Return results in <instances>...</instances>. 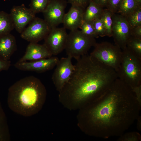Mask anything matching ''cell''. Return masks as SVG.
Masks as SVG:
<instances>
[{"instance_id": "34", "label": "cell", "mask_w": 141, "mask_h": 141, "mask_svg": "<svg viewBox=\"0 0 141 141\" xmlns=\"http://www.w3.org/2000/svg\"><path fill=\"white\" fill-rule=\"evenodd\" d=\"M140 117V116H139L137 120H138V125H137V128L138 130H140V129L141 128V119Z\"/></svg>"}, {"instance_id": "8", "label": "cell", "mask_w": 141, "mask_h": 141, "mask_svg": "<svg viewBox=\"0 0 141 141\" xmlns=\"http://www.w3.org/2000/svg\"><path fill=\"white\" fill-rule=\"evenodd\" d=\"M51 28L44 19L36 17L21 33V37L30 42L37 43L44 39Z\"/></svg>"}, {"instance_id": "14", "label": "cell", "mask_w": 141, "mask_h": 141, "mask_svg": "<svg viewBox=\"0 0 141 141\" xmlns=\"http://www.w3.org/2000/svg\"><path fill=\"white\" fill-rule=\"evenodd\" d=\"M85 9L78 6L71 5L65 13L62 23L63 27L70 31L79 28L83 22V14Z\"/></svg>"}, {"instance_id": "32", "label": "cell", "mask_w": 141, "mask_h": 141, "mask_svg": "<svg viewBox=\"0 0 141 141\" xmlns=\"http://www.w3.org/2000/svg\"><path fill=\"white\" fill-rule=\"evenodd\" d=\"M132 89L138 100L141 104V85L136 87Z\"/></svg>"}, {"instance_id": "16", "label": "cell", "mask_w": 141, "mask_h": 141, "mask_svg": "<svg viewBox=\"0 0 141 141\" xmlns=\"http://www.w3.org/2000/svg\"><path fill=\"white\" fill-rule=\"evenodd\" d=\"M17 49L15 37L10 33L0 36V58L9 60Z\"/></svg>"}, {"instance_id": "10", "label": "cell", "mask_w": 141, "mask_h": 141, "mask_svg": "<svg viewBox=\"0 0 141 141\" xmlns=\"http://www.w3.org/2000/svg\"><path fill=\"white\" fill-rule=\"evenodd\" d=\"M68 35L63 27L52 28L44 39L43 44L52 55L56 56L64 49Z\"/></svg>"}, {"instance_id": "27", "label": "cell", "mask_w": 141, "mask_h": 141, "mask_svg": "<svg viewBox=\"0 0 141 141\" xmlns=\"http://www.w3.org/2000/svg\"><path fill=\"white\" fill-rule=\"evenodd\" d=\"M118 140L120 141H139L141 140V136L139 133L133 132L124 133L119 137Z\"/></svg>"}, {"instance_id": "2", "label": "cell", "mask_w": 141, "mask_h": 141, "mask_svg": "<svg viewBox=\"0 0 141 141\" xmlns=\"http://www.w3.org/2000/svg\"><path fill=\"white\" fill-rule=\"evenodd\" d=\"M76 60L72 75L59 92L60 100L72 109H80L98 98L118 78L114 69L90 55Z\"/></svg>"}, {"instance_id": "24", "label": "cell", "mask_w": 141, "mask_h": 141, "mask_svg": "<svg viewBox=\"0 0 141 141\" xmlns=\"http://www.w3.org/2000/svg\"><path fill=\"white\" fill-rule=\"evenodd\" d=\"M79 28L82 32L87 36L95 38L99 37L96 33L93 21H83Z\"/></svg>"}, {"instance_id": "33", "label": "cell", "mask_w": 141, "mask_h": 141, "mask_svg": "<svg viewBox=\"0 0 141 141\" xmlns=\"http://www.w3.org/2000/svg\"><path fill=\"white\" fill-rule=\"evenodd\" d=\"M103 8L107 7L109 0H90Z\"/></svg>"}, {"instance_id": "17", "label": "cell", "mask_w": 141, "mask_h": 141, "mask_svg": "<svg viewBox=\"0 0 141 141\" xmlns=\"http://www.w3.org/2000/svg\"><path fill=\"white\" fill-rule=\"evenodd\" d=\"M103 9L91 1L83 14V21H93L101 17Z\"/></svg>"}, {"instance_id": "4", "label": "cell", "mask_w": 141, "mask_h": 141, "mask_svg": "<svg viewBox=\"0 0 141 141\" xmlns=\"http://www.w3.org/2000/svg\"><path fill=\"white\" fill-rule=\"evenodd\" d=\"M122 50L121 60L116 72L118 78L132 89L141 85V59L126 47Z\"/></svg>"}, {"instance_id": "9", "label": "cell", "mask_w": 141, "mask_h": 141, "mask_svg": "<svg viewBox=\"0 0 141 141\" xmlns=\"http://www.w3.org/2000/svg\"><path fill=\"white\" fill-rule=\"evenodd\" d=\"M72 58L67 56L59 60L52 76V80L56 89L59 92L70 78L75 68Z\"/></svg>"}, {"instance_id": "15", "label": "cell", "mask_w": 141, "mask_h": 141, "mask_svg": "<svg viewBox=\"0 0 141 141\" xmlns=\"http://www.w3.org/2000/svg\"><path fill=\"white\" fill-rule=\"evenodd\" d=\"M52 56L44 44L30 42L26 48L25 55L18 61H35L48 58Z\"/></svg>"}, {"instance_id": "20", "label": "cell", "mask_w": 141, "mask_h": 141, "mask_svg": "<svg viewBox=\"0 0 141 141\" xmlns=\"http://www.w3.org/2000/svg\"><path fill=\"white\" fill-rule=\"evenodd\" d=\"M10 139L6 117L0 105V141H9Z\"/></svg>"}, {"instance_id": "22", "label": "cell", "mask_w": 141, "mask_h": 141, "mask_svg": "<svg viewBox=\"0 0 141 141\" xmlns=\"http://www.w3.org/2000/svg\"><path fill=\"white\" fill-rule=\"evenodd\" d=\"M113 13L107 8L103 9L101 17L105 26L107 36L109 37L112 36L111 27L112 23V15Z\"/></svg>"}, {"instance_id": "19", "label": "cell", "mask_w": 141, "mask_h": 141, "mask_svg": "<svg viewBox=\"0 0 141 141\" xmlns=\"http://www.w3.org/2000/svg\"><path fill=\"white\" fill-rule=\"evenodd\" d=\"M141 7L137 0H123L116 13L125 17Z\"/></svg>"}, {"instance_id": "31", "label": "cell", "mask_w": 141, "mask_h": 141, "mask_svg": "<svg viewBox=\"0 0 141 141\" xmlns=\"http://www.w3.org/2000/svg\"><path fill=\"white\" fill-rule=\"evenodd\" d=\"M11 65V62L9 60H5L0 58V72L8 70Z\"/></svg>"}, {"instance_id": "3", "label": "cell", "mask_w": 141, "mask_h": 141, "mask_svg": "<svg viewBox=\"0 0 141 141\" xmlns=\"http://www.w3.org/2000/svg\"><path fill=\"white\" fill-rule=\"evenodd\" d=\"M46 96L45 87L40 80L34 76H27L17 81L9 88L8 105L14 112L30 116L41 109Z\"/></svg>"}, {"instance_id": "7", "label": "cell", "mask_w": 141, "mask_h": 141, "mask_svg": "<svg viewBox=\"0 0 141 141\" xmlns=\"http://www.w3.org/2000/svg\"><path fill=\"white\" fill-rule=\"evenodd\" d=\"M112 36L115 44L122 50L126 47L130 37L131 28L125 17L117 13L112 15Z\"/></svg>"}, {"instance_id": "26", "label": "cell", "mask_w": 141, "mask_h": 141, "mask_svg": "<svg viewBox=\"0 0 141 141\" xmlns=\"http://www.w3.org/2000/svg\"><path fill=\"white\" fill-rule=\"evenodd\" d=\"M93 23L96 33L98 37L107 36L106 29L101 18L95 20L93 21Z\"/></svg>"}, {"instance_id": "23", "label": "cell", "mask_w": 141, "mask_h": 141, "mask_svg": "<svg viewBox=\"0 0 141 141\" xmlns=\"http://www.w3.org/2000/svg\"><path fill=\"white\" fill-rule=\"evenodd\" d=\"M125 17L128 24L131 29L141 25V7Z\"/></svg>"}, {"instance_id": "11", "label": "cell", "mask_w": 141, "mask_h": 141, "mask_svg": "<svg viewBox=\"0 0 141 141\" xmlns=\"http://www.w3.org/2000/svg\"><path fill=\"white\" fill-rule=\"evenodd\" d=\"M67 4L65 0H50L43 13L44 20L51 28L62 23Z\"/></svg>"}, {"instance_id": "12", "label": "cell", "mask_w": 141, "mask_h": 141, "mask_svg": "<svg viewBox=\"0 0 141 141\" xmlns=\"http://www.w3.org/2000/svg\"><path fill=\"white\" fill-rule=\"evenodd\" d=\"M59 60L58 57L52 56L48 58L29 62L18 61L14 66L15 68L21 70L42 73L53 69L56 66Z\"/></svg>"}, {"instance_id": "35", "label": "cell", "mask_w": 141, "mask_h": 141, "mask_svg": "<svg viewBox=\"0 0 141 141\" xmlns=\"http://www.w3.org/2000/svg\"><path fill=\"white\" fill-rule=\"evenodd\" d=\"M138 4L140 5H141V0H137Z\"/></svg>"}, {"instance_id": "1", "label": "cell", "mask_w": 141, "mask_h": 141, "mask_svg": "<svg viewBox=\"0 0 141 141\" xmlns=\"http://www.w3.org/2000/svg\"><path fill=\"white\" fill-rule=\"evenodd\" d=\"M141 107L132 89L118 78L101 96L80 109L79 125L90 136L119 137L137 120Z\"/></svg>"}, {"instance_id": "29", "label": "cell", "mask_w": 141, "mask_h": 141, "mask_svg": "<svg viewBox=\"0 0 141 141\" xmlns=\"http://www.w3.org/2000/svg\"><path fill=\"white\" fill-rule=\"evenodd\" d=\"M71 5L81 7L85 9L88 5L90 0H67Z\"/></svg>"}, {"instance_id": "30", "label": "cell", "mask_w": 141, "mask_h": 141, "mask_svg": "<svg viewBox=\"0 0 141 141\" xmlns=\"http://www.w3.org/2000/svg\"><path fill=\"white\" fill-rule=\"evenodd\" d=\"M130 36L141 38V25L131 29Z\"/></svg>"}, {"instance_id": "28", "label": "cell", "mask_w": 141, "mask_h": 141, "mask_svg": "<svg viewBox=\"0 0 141 141\" xmlns=\"http://www.w3.org/2000/svg\"><path fill=\"white\" fill-rule=\"evenodd\" d=\"M123 0H109L107 8L113 13H116Z\"/></svg>"}, {"instance_id": "25", "label": "cell", "mask_w": 141, "mask_h": 141, "mask_svg": "<svg viewBox=\"0 0 141 141\" xmlns=\"http://www.w3.org/2000/svg\"><path fill=\"white\" fill-rule=\"evenodd\" d=\"M50 0H31L29 8L35 14L43 12Z\"/></svg>"}, {"instance_id": "21", "label": "cell", "mask_w": 141, "mask_h": 141, "mask_svg": "<svg viewBox=\"0 0 141 141\" xmlns=\"http://www.w3.org/2000/svg\"><path fill=\"white\" fill-rule=\"evenodd\" d=\"M126 47L136 56L141 59V38L130 36Z\"/></svg>"}, {"instance_id": "6", "label": "cell", "mask_w": 141, "mask_h": 141, "mask_svg": "<svg viewBox=\"0 0 141 141\" xmlns=\"http://www.w3.org/2000/svg\"><path fill=\"white\" fill-rule=\"evenodd\" d=\"M93 47L90 56L117 72L121 60L122 49L115 44L107 42L96 43Z\"/></svg>"}, {"instance_id": "13", "label": "cell", "mask_w": 141, "mask_h": 141, "mask_svg": "<svg viewBox=\"0 0 141 141\" xmlns=\"http://www.w3.org/2000/svg\"><path fill=\"white\" fill-rule=\"evenodd\" d=\"M12 19L14 28L21 33L27 24L36 17V14L24 4L14 6L11 9L10 14Z\"/></svg>"}, {"instance_id": "5", "label": "cell", "mask_w": 141, "mask_h": 141, "mask_svg": "<svg viewBox=\"0 0 141 141\" xmlns=\"http://www.w3.org/2000/svg\"><path fill=\"white\" fill-rule=\"evenodd\" d=\"M96 43L95 38L86 36L78 29L70 31L68 34L64 50L67 56L77 60L87 54Z\"/></svg>"}, {"instance_id": "18", "label": "cell", "mask_w": 141, "mask_h": 141, "mask_svg": "<svg viewBox=\"0 0 141 141\" xmlns=\"http://www.w3.org/2000/svg\"><path fill=\"white\" fill-rule=\"evenodd\" d=\"M14 28V24L10 14L0 11V36L10 33Z\"/></svg>"}]
</instances>
